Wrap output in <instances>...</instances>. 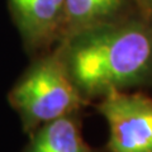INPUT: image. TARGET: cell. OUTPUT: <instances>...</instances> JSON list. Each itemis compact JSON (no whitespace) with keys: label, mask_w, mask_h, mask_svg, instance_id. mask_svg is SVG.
Masks as SVG:
<instances>
[{"label":"cell","mask_w":152,"mask_h":152,"mask_svg":"<svg viewBox=\"0 0 152 152\" xmlns=\"http://www.w3.org/2000/svg\"><path fill=\"white\" fill-rule=\"evenodd\" d=\"M71 79L89 103L152 80V18L138 13L57 43Z\"/></svg>","instance_id":"cell-1"},{"label":"cell","mask_w":152,"mask_h":152,"mask_svg":"<svg viewBox=\"0 0 152 152\" xmlns=\"http://www.w3.org/2000/svg\"><path fill=\"white\" fill-rule=\"evenodd\" d=\"M8 102L28 136L45 123L83 112L90 104L71 79L57 45L32 57L31 65L8 93Z\"/></svg>","instance_id":"cell-2"},{"label":"cell","mask_w":152,"mask_h":152,"mask_svg":"<svg viewBox=\"0 0 152 152\" xmlns=\"http://www.w3.org/2000/svg\"><path fill=\"white\" fill-rule=\"evenodd\" d=\"M96 110L109 128L107 152H152L151 98L112 90L99 99Z\"/></svg>","instance_id":"cell-3"},{"label":"cell","mask_w":152,"mask_h":152,"mask_svg":"<svg viewBox=\"0 0 152 152\" xmlns=\"http://www.w3.org/2000/svg\"><path fill=\"white\" fill-rule=\"evenodd\" d=\"M23 47L31 57L52 50L62 37L65 0H7Z\"/></svg>","instance_id":"cell-4"},{"label":"cell","mask_w":152,"mask_h":152,"mask_svg":"<svg viewBox=\"0 0 152 152\" xmlns=\"http://www.w3.org/2000/svg\"><path fill=\"white\" fill-rule=\"evenodd\" d=\"M81 114L70 113L39 126L22 152H99L84 138Z\"/></svg>","instance_id":"cell-5"},{"label":"cell","mask_w":152,"mask_h":152,"mask_svg":"<svg viewBox=\"0 0 152 152\" xmlns=\"http://www.w3.org/2000/svg\"><path fill=\"white\" fill-rule=\"evenodd\" d=\"M136 10L138 9L133 0H65V20L60 42L89 28L126 18Z\"/></svg>","instance_id":"cell-6"},{"label":"cell","mask_w":152,"mask_h":152,"mask_svg":"<svg viewBox=\"0 0 152 152\" xmlns=\"http://www.w3.org/2000/svg\"><path fill=\"white\" fill-rule=\"evenodd\" d=\"M141 14L152 18V0H133Z\"/></svg>","instance_id":"cell-7"}]
</instances>
